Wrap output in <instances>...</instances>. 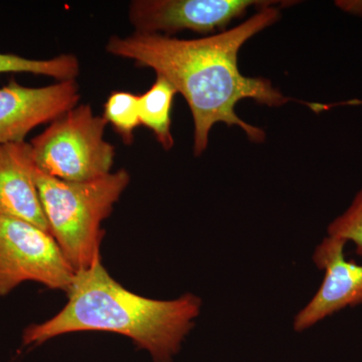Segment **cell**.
I'll list each match as a JSON object with an SVG mask.
<instances>
[{"mask_svg": "<svg viewBox=\"0 0 362 362\" xmlns=\"http://www.w3.org/2000/svg\"><path fill=\"white\" fill-rule=\"evenodd\" d=\"M327 235L354 243L357 256L362 258V187L349 209L331 221L327 228Z\"/></svg>", "mask_w": 362, "mask_h": 362, "instance_id": "cell-13", "label": "cell"}, {"mask_svg": "<svg viewBox=\"0 0 362 362\" xmlns=\"http://www.w3.org/2000/svg\"><path fill=\"white\" fill-rule=\"evenodd\" d=\"M33 177L49 233L76 272L100 257L101 225L130 183L125 169L89 181H66L33 165Z\"/></svg>", "mask_w": 362, "mask_h": 362, "instance_id": "cell-3", "label": "cell"}, {"mask_svg": "<svg viewBox=\"0 0 362 362\" xmlns=\"http://www.w3.org/2000/svg\"><path fill=\"white\" fill-rule=\"evenodd\" d=\"M80 98L76 80L40 88L25 87L11 80L0 89V145L25 142L37 126L52 122L78 106Z\"/></svg>", "mask_w": 362, "mask_h": 362, "instance_id": "cell-7", "label": "cell"}, {"mask_svg": "<svg viewBox=\"0 0 362 362\" xmlns=\"http://www.w3.org/2000/svg\"><path fill=\"white\" fill-rule=\"evenodd\" d=\"M275 4L257 0H135L128 16L135 33L169 37L182 30L209 33L223 30L251 7Z\"/></svg>", "mask_w": 362, "mask_h": 362, "instance_id": "cell-6", "label": "cell"}, {"mask_svg": "<svg viewBox=\"0 0 362 362\" xmlns=\"http://www.w3.org/2000/svg\"><path fill=\"white\" fill-rule=\"evenodd\" d=\"M108 125L90 105L71 109L30 143L37 168L52 177L89 181L111 173L115 147L105 140Z\"/></svg>", "mask_w": 362, "mask_h": 362, "instance_id": "cell-4", "label": "cell"}, {"mask_svg": "<svg viewBox=\"0 0 362 362\" xmlns=\"http://www.w3.org/2000/svg\"><path fill=\"white\" fill-rule=\"evenodd\" d=\"M279 18V9L269 6L232 30L211 37L180 40L154 33L113 35L106 51L152 69L185 97L194 120V153L197 157L206 151L211 128L218 122L238 126L250 141L266 139L263 130L235 113V106L243 99L250 98L268 107H281L291 100L270 81L246 77L238 66L240 47Z\"/></svg>", "mask_w": 362, "mask_h": 362, "instance_id": "cell-1", "label": "cell"}, {"mask_svg": "<svg viewBox=\"0 0 362 362\" xmlns=\"http://www.w3.org/2000/svg\"><path fill=\"white\" fill-rule=\"evenodd\" d=\"M0 73H30L59 81L75 80L80 73V62L71 54L49 59H30L0 52Z\"/></svg>", "mask_w": 362, "mask_h": 362, "instance_id": "cell-11", "label": "cell"}, {"mask_svg": "<svg viewBox=\"0 0 362 362\" xmlns=\"http://www.w3.org/2000/svg\"><path fill=\"white\" fill-rule=\"evenodd\" d=\"M75 275L51 233L28 221L0 216V296L26 281L68 292Z\"/></svg>", "mask_w": 362, "mask_h": 362, "instance_id": "cell-5", "label": "cell"}, {"mask_svg": "<svg viewBox=\"0 0 362 362\" xmlns=\"http://www.w3.org/2000/svg\"><path fill=\"white\" fill-rule=\"evenodd\" d=\"M337 6L346 13L362 16V1L358 0H341L337 1Z\"/></svg>", "mask_w": 362, "mask_h": 362, "instance_id": "cell-14", "label": "cell"}, {"mask_svg": "<svg viewBox=\"0 0 362 362\" xmlns=\"http://www.w3.org/2000/svg\"><path fill=\"white\" fill-rule=\"evenodd\" d=\"M66 293L68 303L56 316L26 328L23 344H42L68 333L105 331L130 338L154 362H173L202 305L194 294L173 300L135 294L111 277L101 257L76 272Z\"/></svg>", "mask_w": 362, "mask_h": 362, "instance_id": "cell-2", "label": "cell"}, {"mask_svg": "<svg viewBox=\"0 0 362 362\" xmlns=\"http://www.w3.org/2000/svg\"><path fill=\"white\" fill-rule=\"evenodd\" d=\"M138 98L130 92H113L104 105V119L113 126L117 134L125 144L130 145L134 140V131L141 125Z\"/></svg>", "mask_w": 362, "mask_h": 362, "instance_id": "cell-12", "label": "cell"}, {"mask_svg": "<svg viewBox=\"0 0 362 362\" xmlns=\"http://www.w3.org/2000/svg\"><path fill=\"white\" fill-rule=\"evenodd\" d=\"M347 243L324 238L313 252V263L324 272L320 287L293 321L296 332L310 329L333 314L362 303V265L345 259Z\"/></svg>", "mask_w": 362, "mask_h": 362, "instance_id": "cell-8", "label": "cell"}, {"mask_svg": "<svg viewBox=\"0 0 362 362\" xmlns=\"http://www.w3.org/2000/svg\"><path fill=\"white\" fill-rule=\"evenodd\" d=\"M33 165L30 143L0 145V216L28 221L49 233Z\"/></svg>", "mask_w": 362, "mask_h": 362, "instance_id": "cell-9", "label": "cell"}, {"mask_svg": "<svg viewBox=\"0 0 362 362\" xmlns=\"http://www.w3.org/2000/svg\"><path fill=\"white\" fill-rule=\"evenodd\" d=\"M177 90L166 78L157 76L148 90L138 98L140 123L156 135L164 150L175 144L171 133V108Z\"/></svg>", "mask_w": 362, "mask_h": 362, "instance_id": "cell-10", "label": "cell"}]
</instances>
